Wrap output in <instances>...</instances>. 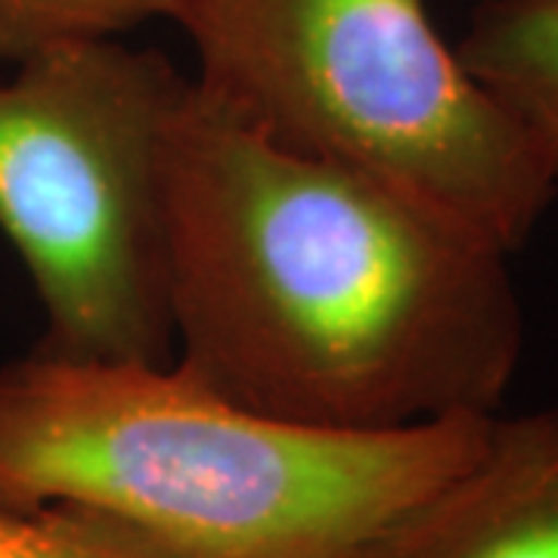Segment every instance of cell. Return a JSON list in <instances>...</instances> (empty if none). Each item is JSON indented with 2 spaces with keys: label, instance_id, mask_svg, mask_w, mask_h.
Returning <instances> with one entry per match:
<instances>
[{
  "label": "cell",
  "instance_id": "6da1fadb",
  "mask_svg": "<svg viewBox=\"0 0 558 558\" xmlns=\"http://www.w3.org/2000/svg\"><path fill=\"white\" fill-rule=\"evenodd\" d=\"M186 376L245 410L373 435L499 413L524 314L509 252L395 183L277 146L190 81L165 143Z\"/></svg>",
  "mask_w": 558,
  "mask_h": 558
},
{
  "label": "cell",
  "instance_id": "7a4b0ae2",
  "mask_svg": "<svg viewBox=\"0 0 558 558\" xmlns=\"http://www.w3.org/2000/svg\"><path fill=\"white\" fill-rule=\"evenodd\" d=\"M490 416L319 432L174 363L35 351L0 369V506L75 502L168 558H366L481 450Z\"/></svg>",
  "mask_w": 558,
  "mask_h": 558
},
{
  "label": "cell",
  "instance_id": "3957f363",
  "mask_svg": "<svg viewBox=\"0 0 558 558\" xmlns=\"http://www.w3.org/2000/svg\"><path fill=\"white\" fill-rule=\"evenodd\" d=\"M193 84L299 156L395 183L515 255L558 196L428 0H174Z\"/></svg>",
  "mask_w": 558,
  "mask_h": 558
},
{
  "label": "cell",
  "instance_id": "277c9868",
  "mask_svg": "<svg viewBox=\"0 0 558 558\" xmlns=\"http://www.w3.org/2000/svg\"><path fill=\"white\" fill-rule=\"evenodd\" d=\"M190 81L116 38L0 81V233L38 292L40 351L168 363L165 143Z\"/></svg>",
  "mask_w": 558,
  "mask_h": 558
},
{
  "label": "cell",
  "instance_id": "5b68a950",
  "mask_svg": "<svg viewBox=\"0 0 558 558\" xmlns=\"http://www.w3.org/2000/svg\"><path fill=\"white\" fill-rule=\"evenodd\" d=\"M366 558H558V407L494 413L481 450Z\"/></svg>",
  "mask_w": 558,
  "mask_h": 558
},
{
  "label": "cell",
  "instance_id": "8992f818",
  "mask_svg": "<svg viewBox=\"0 0 558 558\" xmlns=\"http://www.w3.org/2000/svg\"><path fill=\"white\" fill-rule=\"evenodd\" d=\"M457 53L558 180V0H481Z\"/></svg>",
  "mask_w": 558,
  "mask_h": 558
},
{
  "label": "cell",
  "instance_id": "52a82bcc",
  "mask_svg": "<svg viewBox=\"0 0 558 558\" xmlns=\"http://www.w3.org/2000/svg\"><path fill=\"white\" fill-rule=\"evenodd\" d=\"M174 0H0V65L50 47L119 38L149 20H171Z\"/></svg>",
  "mask_w": 558,
  "mask_h": 558
},
{
  "label": "cell",
  "instance_id": "ba28073f",
  "mask_svg": "<svg viewBox=\"0 0 558 558\" xmlns=\"http://www.w3.org/2000/svg\"><path fill=\"white\" fill-rule=\"evenodd\" d=\"M0 558H168L119 519L53 502L40 509L0 506Z\"/></svg>",
  "mask_w": 558,
  "mask_h": 558
}]
</instances>
